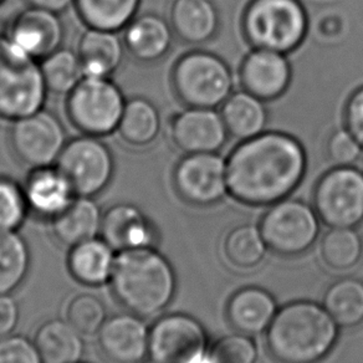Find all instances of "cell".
<instances>
[{"instance_id": "1", "label": "cell", "mask_w": 363, "mask_h": 363, "mask_svg": "<svg viewBox=\"0 0 363 363\" xmlns=\"http://www.w3.org/2000/svg\"><path fill=\"white\" fill-rule=\"evenodd\" d=\"M225 161L229 196L254 207H270L290 197L308 171L303 143L283 131L267 130L239 141Z\"/></svg>"}, {"instance_id": "2", "label": "cell", "mask_w": 363, "mask_h": 363, "mask_svg": "<svg viewBox=\"0 0 363 363\" xmlns=\"http://www.w3.org/2000/svg\"><path fill=\"white\" fill-rule=\"evenodd\" d=\"M112 293L122 308L151 318L169 305L176 293V274L153 247L120 252L111 277Z\"/></svg>"}, {"instance_id": "3", "label": "cell", "mask_w": 363, "mask_h": 363, "mask_svg": "<svg viewBox=\"0 0 363 363\" xmlns=\"http://www.w3.org/2000/svg\"><path fill=\"white\" fill-rule=\"evenodd\" d=\"M337 326L323 306L295 301L275 315L267 328V347L279 362L318 363L336 343Z\"/></svg>"}, {"instance_id": "4", "label": "cell", "mask_w": 363, "mask_h": 363, "mask_svg": "<svg viewBox=\"0 0 363 363\" xmlns=\"http://www.w3.org/2000/svg\"><path fill=\"white\" fill-rule=\"evenodd\" d=\"M240 29L252 49L289 55L308 38V11L301 0H249Z\"/></svg>"}, {"instance_id": "5", "label": "cell", "mask_w": 363, "mask_h": 363, "mask_svg": "<svg viewBox=\"0 0 363 363\" xmlns=\"http://www.w3.org/2000/svg\"><path fill=\"white\" fill-rule=\"evenodd\" d=\"M171 85L178 101L186 107L220 108L234 91V76L223 57L194 49L174 62Z\"/></svg>"}, {"instance_id": "6", "label": "cell", "mask_w": 363, "mask_h": 363, "mask_svg": "<svg viewBox=\"0 0 363 363\" xmlns=\"http://www.w3.org/2000/svg\"><path fill=\"white\" fill-rule=\"evenodd\" d=\"M48 91L35 57L0 36V118L14 122L44 108Z\"/></svg>"}, {"instance_id": "7", "label": "cell", "mask_w": 363, "mask_h": 363, "mask_svg": "<svg viewBox=\"0 0 363 363\" xmlns=\"http://www.w3.org/2000/svg\"><path fill=\"white\" fill-rule=\"evenodd\" d=\"M126 102L110 77L84 76L67 94L66 113L84 135L108 136L117 131Z\"/></svg>"}, {"instance_id": "8", "label": "cell", "mask_w": 363, "mask_h": 363, "mask_svg": "<svg viewBox=\"0 0 363 363\" xmlns=\"http://www.w3.org/2000/svg\"><path fill=\"white\" fill-rule=\"evenodd\" d=\"M313 209L330 228H354L363 222V171L333 166L313 188Z\"/></svg>"}, {"instance_id": "9", "label": "cell", "mask_w": 363, "mask_h": 363, "mask_svg": "<svg viewBox=\"0 0 363 363\" xmlns=\"http://www.w3.org/2000/svg\"><path fill=\"white\" fill-rule=\"evenodd\" d=\"M55 166L66 177L76 197L104 192L115 173V160L100 137H77L66 143Z\"/></svg>"}, {"instance_id": "10", "label": "cell", "mask_w": 363, "mask_h": 363, "mask_svg": "<svg viewBox=\"0 0 363 363\" xmlns=\"http://www.w3.org/2000/svg\"><path fill=\"white\" fill-rule=\"evenodd\" d=\"M318 213L308 204L285 198L267 209L260 232L267 247L280 255H298L316 242L320 232Z\"/></svg>"}, {"instance_id": "11", "label": "cell", "mask_w": 363, "mask_h": 363, "mask_svg": "<svg viewBox=\"0 0 363 363\" xmlns=\"http://www.w3.org/2000/svg\"><path fill=\"white\" fill-rule=\"evenodd\" d=\"M172 182L182 201L196 207L214 206L229 194L227 161L218 152L184 155L177 162Z\"/></svg>"}, {"instance_id": "12", "label": "cell", "mask_w": 363, "mask_h": 363, "mask_svg": "<svg viewBox=\"0 0 363 363\" xmlns=\"http://www.w3.org/2000/svg\"><path fill=\"white\" fill-rule=\"evenodd\" d=\"M66 132L60 120L41 108L13 122L11 150L30 168L54 166L66 146Z\"/></svg>"}, {"instance_id": "13", "label": "cell", "mask_w": 363, "mask_h": 363, "mask_svg": "<svg viewBox=\"0 0 363 363\" xmlns=\"http://www.w3.org/2000/svg\"><path fill=\"white\" fill-rule=\"evenodd\" d=\"M207 335L196 318L171 313L150 330V354L160 363H189L206 353Z\"/></svg>"}, {"instance_id": "14", "label": "cell", "mask_w": 363, "mask_h": 363, "mask_svg": "<svg viewBox=\"0 0 363 363\" xmlns=\"http://www.w3.org/2000/svg\"><path fill=\"white\" fill-rule=\"evenodd\" d=\"M169 136L179 151L189 155L220 151L229 133L217 108L186 107L172 118Z\"/></svg>"}, {"instance_id": "15", "label": "cell", "mask_w": 363, "mask_h": 363, "mask_svg": "<svg viewBox=\"0 0 363 363\" xmlns=\"http://www.w3.org/2000/svg\"><path fill=\"white\" fill-rule=\"evenodd\" d=\"M238 76L242 90L272 102L288 92L293 67L286 54L252 48L240 62Z\"/></svg>"}, {"instance_id": "16", "label": "cell", "mask_w": 363, "mask_h": 363, "mask_svg": "<svg viewBox=\"0 0 363 363\" xmlns=\"http://www.w3.org/2000/svg\"><path fill=\"white\" fill-rule=\"evenodd\" d=\"M64 35L57 13L30 6L16 14L6 36L36 60H43L60 49Z\"/></svg>"}, {"instance_id": "17", "label": "cell", "mask_w": 363, "mask_h": 363, "mask_svg": "<svg viewBox=\"0 0 363 363\" xmlns=\"http://www.w3.org/2000/svg\"><path fill=\"white\" fill-rule=\"evenodd\" d=\"M97 333L99 347L110 362L140 363L150 352V330L135 313L107 318Z\"/></svg>"}, {"instance_id": "18", "label": "cell", "mask_w": 363, "mask_h": 363, "mask_svg": "<svg viewBox=\"0 0 363 363\" xmlns=\"http://www.w3.org/2000/svg\"><path fill=\"white\" fill-rule=\"evenodd\" d=\"M102 237L117 252L153 247L156 232L148 218L132 204H116L104 213Z\"/></svg>"}, {"instance_id": "19", "label": "cell", "mask_w": 363, "mask_h": 363, "mask_svg": "<svg viewBox=\"0 0 363 363\" xmlns=\"http://www.w3.org/2000/svg\"><path fill=\"white\" fill-rule=\"evenodd\" d=\"M29 209L54 219L75 199V192L60 169L54 166L31 168L23 186Z\"/></svg>"}, {"instance_id": "20", "label": "cell", "mask_w": 363, "mask_h": 363, "mask_svg": "<svg viewBox=\"0 0 363 363\" xmlns=\"http://www.w3.org/2000/svg\"><path fill=\"white\" fill-rule=\"evenodd\" d=\"M168 21L174 35L193 46L212 41L220 28L219 11L212 0H173Z\"/></svg>"}, {"instance_id": "21", "label": "cell", "mask_w": 363, "mask_h": 363, "mask_svg": "<svg viewBox=\"0 0 363 363\" xmlns=\"http://www.w3.org/2000/svg\"><path fill=\"white\" fill-rule=\"evenodd\" d=\"M174 36L169 21L157 14H143L125 28L123 43L133 59L153 64L169 52Z\"/></svg>"}, {"instance_id": "22", "label": "cell", "mask_w": 363, "mask_h": 363, "mask_svg": "<svg viewBox=\"0 0 363 363\" xmlns=\"http://www.w3.org/2000/svg\"><path fill=\"white\" fill-rule=\"evenodd\" d=\"M76 52L85 76L110 77L121 66L125 43L117 31L87 28L81 35Z\"/></svg>"}, {"instance_id": "23", "label": "cell", "mask_w": 363, "mask_h": 363, "mask_svg": "<svg viewBox=\"0 0 363 363\" xmlns=\"http://www.w3.org/2000/svg\"><path fill=\"white\" fill-rule=\"evenodd\" d=\"M115 262V249L105 239L92 238L71 247L67 267L76 281L100 286L111 280Z\"/></svg>"}, {"instance_id": "24", "label": "cell", "mask_w": 363, "mask_h": 363, "mask_svg": "<svg viewBox=\"0 0 363 363\" xmlns=\"http://www.w3.org/2000/svg\"><path fill=\"white\" fill-rule=\"evenodd\" d=\"M219 111L229 137H234L238 141H245L267 131V102L242 89L233 91Z\"/></svg>"}, {"instance_id": "25", "label": "cell", "mask_w": 363, "mask_h": 363, "mask_svg": "<svg viewBox=\"0 0 363 363\" xmlns=\"http://www.w3.org/2000/svg\"><path fill=\"white\" fill-rule=\"evenodd\" d=\"M277 303L260 288H244L228 303L227 315L233 328L249 335L265 331L277 315Z\"/></svg>"}, {"instance_id": "26", "label": "cell", "mask_w": 363, "mask_h": 363, "mask_svg": "<svg viewBox=\"0 0 363 363\" xmlns=\"http://www.w3.org/2000/svg\"><path fill=\"white\" fill-rule=\"evenodd\" d=\"M101 209L91 197H76L64 212L52 219V233L64 247H72L96 238L101 230Z\"/></svg>"}, {"instance_id": "27", "label": "cell", "mask_w": 363, "mask_h": 363, "mask_svg": "<svg viewBox=\"0 0 363 363\" xmlns=\"http://www.w3.org/2000/svg\"><path fill=\"white\" fill-rule=\"evenodd\" d=\"M82 336L67 320L51 318L38 328L34 342L45 363H76L85 351Z\"/></svg>"}, {"instance_id": "28", "label": "cell", "mask_w": 363, "mask_h": 363, "mask_svg": "<svg viewBox=\"0 0 363 363\" xmlns=\"http://www.w3.org/2000/svg\"><path fill=\"white\" fill-rule=\"evenodd\" d=\"M117 131L123 142L131 147L150 146L161 132L158 108L143 97L132 99L126 102Z\"/></svg>"}, {"instance_id": "29", "label": "cell", "mask_w": 363, "mask_h": 363, "mask_svg": "<svg viewBox=\"0 0 363 363\" xmlns=\"http://www.w3.org/2000/svg\"><path fill=\"white\" fill-rule=\"evenodd\" d=\"M74 6L87 28L118 31L136 18L141 0H74Z\"/></svg>"}, {"instance_id": "30", "label": "cell", "mask_w": 363, "mask_h": 363, "mask_svg": "<svg viewBox=\"0 0 363 363\" xmlns=\"http://www.w3.org/2000/svg\"><path fill=\"white\" fill-rule=\"evenodd\" d=\"M323 308L338 326L353 328L363 323V283L346 278L330 286Z\"/></svg>"}, {"instance_id": "31", "label": "cell", "mask_w": 363, "mask_h": 363, "mask_svg": "<svg viewBox=\"0 0 363 363\" xmlns=\"http://www.w3.org/2000/svg\"><path fill=\"white\" fill-rule=\"evenodd\" d=\"M30 267V252L16 230L0 232V294H11L24 283Z\"/></svg>"}, {"instance_id": "32", "label": "cell", "mask_w": 363, "mask_h": 363, "mask_svg": "<svg viewBox=\"0 0 363 363\" xmlns=\"http://www.w3.org/2000/svg\"><path fill=\"white\" fill-rule=\"evenodd\" d=\"M41 71L48 90L69 94L85 76L76 51L60 48L41 61Z\"/></svg>"}, {"instance_id": "33", "label": "cell", "mask_w": 363, "mask_h": 363, "mask_svg": "<svg viewBox=\"0 0 363 363\" xmlns=\"http://www.w3.org/2000/svg\"><path fill=\"white\" fill-rule=\"evenodd\" d=\"M362 250V240L353 228H331L321 242L323 262L336 270L354 267Z\"/></svg>"}, {"instance_id": "34", "label": "cell", "mask_w": 363, "mask_h": 363, "mask_svg": "<svg viewBox=\"0 0 363 363\" xmlns=\"http://www.w3.org/2000/svg\"><path fill=\"white\" fill-rule=\"evenodd\" d=\"M267 247L260 228L250 224L233 229L224 242L228 260L238 267H257L264 259Z\"/></svg>"}, {"instance_id": "35", "label": "cell", "mask_w": 363, "mask_h": 363, "mask_svg": "<svg viewBox=\"0 0 363 363\" xmlns=\"http://www.w3.org/2000/svg\"><path fill=\"white\" fill-rule=\"evenodd\" d=\"M66 320L85 336L100 331L106 321V308L100 298L92 294H80L71 298L66 308Z\"/></svg>"}, {"instance_id": "36", "label": "cell", "mask_w": 363, "mask_h": 363, "mask_svg": "<svg viewBox=\"0 0 363 363\" xmlns=\"http://www.w3.org/2000/svg\"><path fill=\"white\" fill-rule=\"evenodd\" d=\"M29 206L24 189L8 177H0V232H13L26 222Z\"/></svg>"}, {"instance_id": "37", "label": "cell", "mask_w": 363, "mask_h": 363, "mask_svg": "<svg viewBox=\"0 0 363 363\" xmlns=\"http://www.w3.org/2000/svg\"><path fill=\"white\" fill-rule=\"evenodd\" d=\"M211 357L214 363H257V346L244 335H229L218 340Z\"/></svg>"}, {"instance_id": "38", "label": "cell", "mask_w": 363, "mask_h": 363, "mask_svg": "<svg viewBox=\"0 0 363 363\" xmlns=\"http://www.w3.org/2000/svg\"><path fill=\"white\" fill-rule=\"evenodd\" d=\"M362 152V145L345 126L335 130L326 142V157L333 166H354Z\"/></svg>"}, {"instance_id": "39", "label": "cell", "mask_w": 363, "mask_h": 363, "mask_svg": "<svg viewBox=\"0 0 363 363\" xmlns=\"http://www.w3.org/2000/svg\"><path fill=\"white\" fill-rule=\"evenodd\" d=\"M0 363H45L35 342L14 335L0 338Z\"/></svg>"}, {"instance_id": "40", "label": "cell", "mask_w": 363, "mask_h": 363, "mask_svg": "<svg viewBox=\"0 0 363 363\" xmlns=\"http://www.w3.org/2000/svg\"><path fill=\"white\" fill-rule=\"evenodd\" d=\"M343 126L363 147V86L353 91L345 104Z\"/></svg>"}, {"instance_id": "41", "label": "cell", "mask_w": 363, "mask_h": 363, "mask_svg": "<svg viewBox=\"0 0 363 363\" xmlns=\"http://www.w3.org/2000/svg\"><path fill=\"white\" fill-rule=\"evenodd\" d=\"M19 321V308L9 294H0V338L6 337L16 330Z\"/></svg>"}, {"instance_id": "42", "label": "cell", "mask_w": 363, "mask_h": 363, "mask_svg": "<svg viewBox=\"0 0 363 363\" xmlns=\"http://www.w3.org/2000/svg\"><path fill=\"white\" fill-rule=\"evenodd\" d=\"M29 6L54 11L60 14L61 11H65L69 6L74 4V0H26Z\"/></svg>"}, {"instance_id": "43", "label": "cell", "mask_w": 363, "mask_h": 363, "mask_svg": "<svg viewBox=\"0 0 363 363\" xmlns=\"http://www.w3.org/2000/svg\"><path fill=\"white\" fill-rule=\"evenodd\" d=\"M189 363H214L213 362L212 357H211V353H203L199 357L194 358Z\"/></svg>"}, {"instance_id": "44", "label": "cell", "mask_w": 363, "mask_h": 363, "mask_svg": "<svg viewBox=\"0 0 363 363\" xmlns=\"http://www.w3.org/2000/svg\"><path fill=\"white\" fill-rule=\"evenodd\" d=\"M140 363H160L157 362V361H155V359H152V361H142V362Z\"/></svg>"}, {"instance_id": "45", "label": "cell", "mask_w": 363, "mask_h": 363, "mask_svg": "<svg viewBox=\"0 0 363 363\" xmlns=\"http://www.w3.org/2000/svg\"><path fill=\"white\" fill-rule=\"evenodd\" d=\"M3 1H6V0H0V4H1V3H3Z\"/></svg>"}, {"instance_id": "46", "label": "cell", "mask_w": 363, "mask_h": 363, "mask_svg": "<svg viewBox=\"0 0 363 363\" xmlns=\"http://www.w3.org/2000/svg\"><path fill=\"white\" fill-rule=\"evenodd\" d=\"M76 363H84V362H76Z\"/></svg>"}]
</instances>
